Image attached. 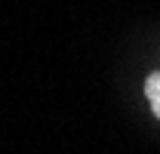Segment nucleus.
Masks as SVG:
<instances>
[{
	"label": "nucleus",
	"mask_w": 160,
	"mask_h": 154,
	"mask_svg": "<svg viewBox=\"0 0 160 154\" xmlns=\"http://www.w3.org/2000/svg\"><path fill=\"white\" fill-rule=\"evenodd\" d=\"M145 96H148V105H151L154 117L160 120V71L148 74V80H145Z\"/></svg>",
	"instance_id": "nucleus-1"
}]
</instances>
